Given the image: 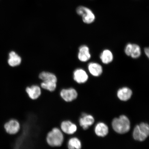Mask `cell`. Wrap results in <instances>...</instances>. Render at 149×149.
<instances>
[{
    "label": "cell",
    "instance_id": "1",
    "mask_svg": "<svg viewBox=\"0 0 149 149\" xmlns=\"http://www.w3.org/2000/svg\"><path fill=\"white\" fill-rule=\"evenodd\" d=\"M47 144L52 147H59L64 143V138L63 132L59 128L54 127L48 132L46 138Z\"/></svg>",
    "mask_w": 149,
    "mask_h": 149
},
{
    "label": "cell",
    "instance_id": "2",
    "mask_svg": "<svg viewBox=\"0 0 149 149\" xmlns=\"http://www.w3.org/2000/svg\"><path fill=\"white\" fill-rule=\"evenodd\" d=\"M112 125L115 132L120 134L127 133L130 129V121L125 115H122L118 118L113 119Z\"/></svg>",
    "mask_w": 149,
    "mask_h": 149
},
{
    "label": "cell",
    "instance_id": "3",
    "mask_svg": "<svg viewBox=\"0 0 149 149\" xmlns=\"http://www.w3.org/2000/svg\"><path fill=\"white\" fill-rule=\"evenodd\" d=\"M149 134V127L148 124L141 123L136 126L134 130L133 136L136 140L143 141L146 139Z\"/></svg>",
    "mask_w": 149,
    "mask_h": 149
},
{
    "label": "cell",
    "instance_id": "4",
    "mask_svg": "<svg viewBox=\"0 0 149 149\" xmlns=\"http://www.w3.org/2000/svg\"><path fill=\"white\" fill-rule=\"evenodd\" d=\"M76 12L79 15L81 16L83 21L85 24H92L95 19V16L92 11L86 7H78L76 9Z\"/></svg>",
    "mask_w": 149,
    "mask_h": 149
},
{
    "label": "cell",
    "instance_id": "5",
    "mask_svg": "<svg viewBox=\"0 0 149 149\" xmlns=\"http://www.w3.org/2000/svg\"><path fill=\"white\" fill-rule=\"evenodd\" d=\"M60 95L64 101L70 102L77 98L78 93L73 88H63L60 91Z\"/></svg>",
    "mask_w": 149,
    "mask_h": 149
},
{
    "label": "cell",
    "instance_id": "6",
    "mask_svg": "<svg viewBox=\"0 0 149 149\" xmlns=\"http://www.w3.org/2000/svg\"><path fill=\"white\" fill-rule=\"evenodd\" d=\"M4 127L7 133L10 135H15L20 131L21 126L18 120L12 119L6 123Z\"/></svg>",
    "mask_w": 149,
    "mask_h": 149
},
{
    "label": "cell",
    "instance_id": "7",
    "mask_svg": "<svg viewBox=\"0 0 149 149\" xmlns=\"http://www.w3.org/2000/svg\"><path fill=\"white\" fill-rule=\"evenodd\" d=\"M26 93L31 100L38 99L42 95V89L38 85H33L26 88Z\"/></svg>",
    "mask_w": 149,
    "mask_h": 149
},
{
    "label": "cell",
    "instance_id": "8",
    "mask_svg": "<svg viewBox=\"0 0 149 149\" xmlns=\"http://www.w3.org/2000/svg\"><path fill=\"white\" fill-rule=\"evenodd\" d=\"M60 127L63 133L68 135L73 134L77 130V126L69 120L63 121L61 123Z\"/></svg>",
    "mask_w": 149,
    "mask_h": 149
},
{
    "label": "cell",
    "instance_id": "9",
    "mask_svg": "<svg viewBox=\"0 0 149 149\" xmlns=\"http://www.w3.org/2000/svg\"><path fill=\"white\" fill-rule=\"evenodd\" d=\"M73 79L78 83H84L88 80V76L84 70L82 69L78 68L74 72Z\"/></svg>",
    "mask_w": 149,
    "mask_h": 149
},
{
    "label": "cell",
    "instance_id": "10",
    "mask_svg": "<svg viewBox=\"0 0 149 149\" xmlns=\"http://www.w3.org/2000/svg\"><path fill=\"white\" fill-rule=\"evenodd\" d=\"M91 55L88 46L83 45L80 47L78 58L80 61L83 62H86L91 59Z\"/></svg>",
    "mask_w": 149,
    "mask_h": 149
},
{
    "label": "cell",
    "instance_id": "11",
    "mask_svg": "<svg viewBox=\"0 0 149 149\" xmlns=\"http://www.w3.org/2000/svg\"><path fill=\"white\" fill-rule=\"evenodd\" d=\"M82 116L79 119L80 125L84 130H86L88 129L89 126L94 123V119L92 115H87L85 113H83Z\"/></svg>",
    "mask_w": 149,
    "mask_h": 149
},
{
    "label": "cell",
    "instance_id": "12",
    "mask_svg": "<svg viewBox=\"0 0 149 149\" xmlns=\"http://www.w3.org/2000/svg\"><path fill=\"white\" fill-rule=\"evenodd\" d=\"M88 69L90 73L95 77H98L101 75L103 70L101 65L95 62L89 63Z\"/></svg>",
    "mask_w": 149,
    "mask_h": 149
},
{
    "label": "cell",
    "instance_id": "13",
    "mask_svg": "<svg viewBox=\"0 0 149 149\" xmlns=\"http://www.w3.org/2000/svg\"><path fill=\"white\" fill-rule=\"evenodd\" d=\"M132 95L131 89L127 87H123L118 91L117 95L118 98L122 101H126L129 100Z\"/></svg>",
    "mask_w": 149,
    "mask_h": 149
},
{
    "label": "cell",
    "instance_id": "14",
    "mask_svg": "<svg viewBox=\"0 0 149 149\" xmlns=\"http://www.w3.org/2000/svg\"><path fill=\"white\" fill-rule=\"evenodd\" d=\"M8 64L10 66L15 67L18 66L22 62V58L19 55L14 51L9 53Z\"/></svg>",
    "mask_w": 149,
    "mask_h": 149
},
{
    "label": "cell",
    "instance_id": "15",
    "mask_svg": "<svg viewBox=\"0 0 149 149\" xmlns=\"http://www.w3.org/2000/svg\"><path fill=\"white\" fill-rule=\"evenodd\" d=\"M95 133L97 135L100 137H105L109 133V128L103 123H99L95 127Z\"/></svg>",
    "mask_w": 149,
    "mask_h": 149
},
{
    "label": "cell",
    "instance_id": "16",
    "mask_svg": "<svg viewBox=\"0 0 149 149\" xmlns=\"http://www.w3.org/2000/svg\"><path fill=\"white\" fill-rule=\"evenodd\" d=\"M100 58L103 64H108L113 61V56L112 53L109 50L105 49L100 54Z\"/></svg>",
    "mask_w": 149,
    "mask_h": 149
},
{
    "label": "cell",
    "instance_id": "17",
    "mask_svg": "<svg viewBox=\"0 0 149 149\" xmlns=\"http://www.w3.org/2000/svg\"><path fill=\"white\" fill-rule=\"evenodd\" d=\"M39 78L42 81L57 82V78L54 74L47 72H42L39 74Z\"/></svg>",
    "mask_w": 149,
    "mask_h": 149
},
{
    "label": "cell",
    "instance_id": "18",
    "mask_svg": "<svg viewBox=\"0 0 149 149\" xmlns=\"http://www.w3.org/2000/svg\"><path fill=\"white\" fill-rule=\"evenodd\" d=\"M41 88L50 92L54 91L57 87V83L53 81H42L40 83Z\"/></svg>",
    "mask_w": 149,
    "mask_h": 149
},
{
    "label": "cell",
    "instance_id": "19",
    "mask_svg": "<svg viewBox=\"0 0 149 149\" xmlns=\"http://www.w3.org/2000/svg\"><path fill=\"white\" fill-rule=\"evenodd\" d=\"M68 148L70 149H81V141L77 138H72L68 141Z\"/></svg>",
    "mask_w": 149,
    "mask_h": 149
},
{
    "label": "cell",
    "instance_id": "20",
    "mask_svg": "<svg viewBox=\"0 0 149 149\" xmlns=\"http://www.w3.org/2000/svg\"><path fill=\"white\" fill-rule=\"evenodd\" d=\"M141 54V50L140 46L136 44H133L130 56L132 58H139Z\"/></svg>",
    "mask_w": 149,
    "mask_h": 149
},
{
    "label": "cell",
    "instance_id": "21",
    "mask_svg": "<svg viewBox=\"0 0 149 149\" xmlns=\"http://www.w3.org/2000/svg\"><path fill=\"white\" fill-rule=\"evenodd\" d=\"M133 46V44L131 43H128L127 45L125 48L124 52L126 55L128 56H130V53H131V50Z\"/></svg>",
    "mask_w": 149,
    "mask_h": 149
},
{
    "label": "cell",
    "instance_id": "22",
    "mask_svg": "<svg viewBox=\"0 0 149 149\" xmlns=\"http://www.w3.org/2000/svg\"><path fill=\"white\" fill-rule=\"evenodd\" d=\"M144 52L145 54L147 56L148 58H149V49L148 47H146L145 48Z\"/></svg>",
    "mask_w": 149,
    "mask_h": 149
}]
</instances>
